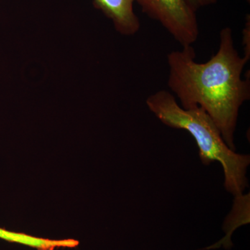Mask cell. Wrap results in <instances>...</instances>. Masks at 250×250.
Returning a JSON list of instances; mask_svg holds the SVG:
<instances>
[{"mask_svg":"<svg viewBox=\"0 0 250 250\" xmlns=\"http://www.w3.org/2000/svg\"><path fill=\"white\" fill-rule=\"evenodd\" d=\"M4 229L2 228H0V238H2L3 236H4Z\"/></svg>","mask_w":250,"mask_h":250,"instance_id":"obj_7","label":"cell"},{"mask_svg":"<svg viewBox=\"0 0 250 250\" xmlns=\"http://www.w3.org/2000/svg\"><path fill=\"white\" fill-rule=\"evenodd\" d=\"M242 44L244 47V57L250 61V17L247 16L246 25L243 30Z\"/></svg>","mask_w":250,"mask_h":250,"instance_id":"obj_5","label":"cell"},{"mask_svg":"<svg viewBox=\"0 0 250 250\" xmlns=\"http://www.w3.org/2000/svg\"><path fill=\"white\" fill-rule=\"evenodd\" d=\"M195 58L192 45L168 54L167 85L182 108H203L218 126L228 147L236 151L234 134L238 113L250 98V75L242 78L249 61L235 48L230 27L220 31L218 51L208 62L200 63Z\"/></svg>","mask_w":250,"mask_h":250,"instance_id":"obj_1","label":"cell"},{"mask_svg":"<svg viewBox=\"0 0 250 250\" xmlns=\"http://www.w3.org/2000/svg\"><path fill=\"white\" fill-rule=\"evenodd\" d=\"M95 6L111 19L120 34L132 36L139 31L140 21L134 11L136 0H93Z\"/></svg>","mask_w":250,"mask_h":250,"instance_id":"obj_4","label":"cell"},{"mask_svg":"<svg viewBox=\"0 0 250 250\" xmlns=\"http://www.w3.org/2000/svg\"><path fill=\"white\" fill-rule=\"evenodd\" d=\"M217 0H187L188 3L194 11H196L200 8L215 4Z\"/></svg>","mask_w":250,"mask_h":250,"instance_id":"obj_6","label":"cell"},{"mask_svg":"<svg viewBox=\"0 0 250 250\" xmlns=\"http://www.w3.org/2000/svg\"><path fill=\"white\" fill-rule=\"evenodd\" d=\"M149 111L171 128L185 130L191 135L198 147L204 165L218 161L223 167L225 189L233 196L243 195L248 186L247 170L250 156L241 154L228 147L218 126L201 107L185 109L177 103L174 95L161 90L146 100Z\"/></svg>","mask_w":250,"mask_h":250,"instance_id":"obj_2","label":"cell"},{"mask_svg":"<svg viewBox=\"0 0 250 250\" xmlns=\"http://www.w3.org/2000/svg\"><path fill=\"white\" fill-rule=\"evenodd\" d=\"M142 11L160 22L182 47L192 45L198 39L196 11L187 0H136Z\"/></svg>","mask_w":250,"mask_h":250,"instance_id":"obj_3","label":"cell"},{"mask_svg":"<svg viewBox=\"0 0 250 250\" xmlns=\"http://www.w3.org/2000/svg\"><path fill=\"white\" fill-rule=\"evenodd\" d=\"M247 1H248V3H250V0H246Z\"/></svg>","mask_w":250,"mask_h":250,"instance_id":"obj_8","label":"cell"}]
</instances>
